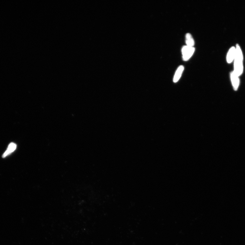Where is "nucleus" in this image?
Here are the masks:
<instances>
[{
	"label": "nucleus",
	"mask_w": 245,
	"mask_h": 245,
	"mask_svg": "<svg viewBox=\"0 0 245 245\" xmlns=\"http://www.w3.org/2000/svg\"><path fill=\"white\" fill-rule=\"evenodd\" d=\"M186 42L187 46L193 47L195 45V41L191 35L189 33H187L186 34Z\"/></svg>",
	"instance_id": "obj_7"
},
{
	"label": "nucleus",
	"mask_w": 245,
	"mask_h": 245,
	"mask_svg": "<svg viewBox=\"0 0 245 245\" xmlns=\"http://www.w3.org/2000/svg\"><path fill=\"white\" fill-rule=\"evenodd\" d=\"M17 145L14 143H11L9 145L7 149L3 154L2 157L5 158L14 152L17 148Z\"/></svg>",
	"instance_id": "obj_3"
},
{
	"label": "nucleus",
	"mask_w": 245,
	"mask_h": 245,
	"mask_svg": "<svg viewBox=\"0 0 245 245\" xmlns=\"http://www.w3.org/2000/svg\"><path fill=\"white\" fill-rule=\"evenodd\" d=\"M184 67L182 65H180L178 68L174 75L173 78L174 83H177L181 77L182 73L184 71Z\"/></svg>",
	"instance_id": "obj_4"
},
{
	"label": "nucleus",
	"mask_w": 245,
	"mask_h": 245,
	"mask_svg": "<svg viewBox=\"0 0 245 245\" xmlns=\"http://www.w3.org/2000/svg\"><path fill=\"white\" fill-rule=\"evenodd\" d=\"M235 52L236 48L234 47H231L229 50L227 56V61L228 63H231L235 59Z\"/></svg>",
	"instance_id": "obj_5"
},
{
	"label": "nucleus",
	"mask_w": 245,
	"mask_h": 245,
	"mask_svg": "<svg viewBox=\"0 0 245 245\" xmlns=\"http://www.w3.org/2000/svg\"><path fill=\"white\" fill-rule=\"evenodd\" d=\"M231 78L234 88L235 90L237 89L239 85V80L238 76L236 74L234 71L231 73Z\"/></svg>",
	"instance_id": "obj_6"
},
{
	"label": "nucleus",
	"mask_w": 245,
	"mask_h": 245,
	"mask_svg": "<svg viewBox=\"0 0 245 245\" xmlns=\"http://www.w3.org/2000/svg\"><path fill=\"white\" fill-rule=\"evenodd\" d=\"M195 51V48L190 46H184L182 48V52L183 60L186 61L189 60L193 55Z\"/></svg>",
	"instance_id": "obj_1"
},
{
	"label": "nucleus",
	"mask_w": 245,
	"mask_h": 245,
	"mask_svg": "<svg viewBox=\"0 0 245 245\" xmlns=\"http://www.w3.org/2000/svg\"><path fill=\"white\" fill-rule=\"evenodd\" d=\"M234 72L237 75L239 76L241 74L243 71L242 59L235 58Z\"/></svg>",
	"instance_id": "obj_2"
}]
</instances>
